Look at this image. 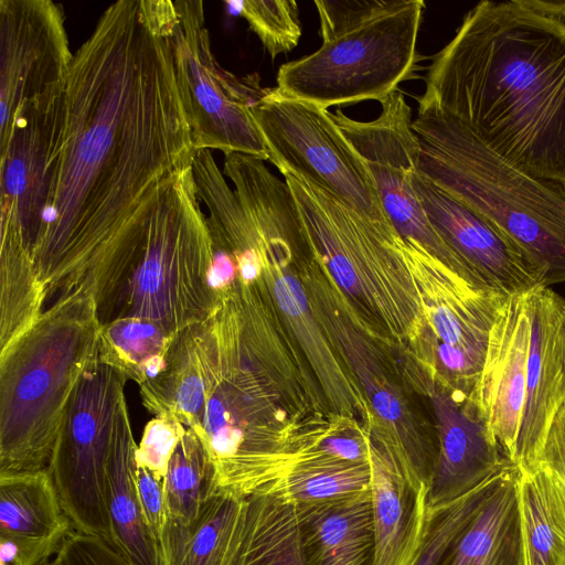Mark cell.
Listing matches in <instances>:
<instances>
[{
  "label": "cell",
  "instance_id": "15",
  "mask_svg": "<svg viewBox=\"0 0 565 565\" xmlns=\"http://www.w3.org/2000/svg\"><path fill=\"white\" fill-rule=\"evenodd\" d=\"M73 57L60 4L0 1V141L23 106L61 92Z\"/></svg>",
  "mask_w": 565,
  "mask_h": 565
},
{
  "label": "cell",
  "instance_id": "30",
  "mask_svg": "<svg viewBox=\"0 0 565 565\" xmlns=\"http://www.w3.org/2000/svg\"><path fill=\"white\" fill-rule=\"evenodd\" d=\"M73 531L47 469L0 475V535L64 541Z\"/></svg>",
  "mask_w": 565,
  "mask_h": 565
},
{
  "label": "cell",
  "instance_id": "29",
  "mask_svg": "<svg viewBox=\"0 0 565 565\" xmlns=\"http://www.w3.org/2000/svg\"><path fill=\"white\" fill-rule=\"evenodd\" d=\"M523 565H565V483L547 466L520 468L515 479Z\"/></svg>",
  "mask_w": 565,
  "mask_h": 565
},
{
  "label": "cell",
  "instance_id": "33",
  "mask_svg": "<svg viewBox=\"0 0 565 565\" xmlns=\"http://www.w3.org/2000/svg\"><path fill=\"white\" fill-rule=\"evenodd\" d=\"M167 524L189 527L220 491L215 466L198 434L186 427L164 477Z\"/></svg>",
  "mask_w": 565,
  "mask_h": 565
},
{
  "label": "cell",
  "instance_id": "22",
  "mask_svg": "<svg viewBox=\"0 0 565 565\" xmlns=\"http://www.w3.org/2000/svg\"><path fill=\"white\" fill-rule=\"evenodd\" d=\"M235 286L245 338L292 417L331 412L263 275L252 282L236 278Z\"/></svg>",
  "mask_w": 565,
  "mask_h": 565
},
{
  "label": "cell",
  "instance_id": "27",
  "mask_svg": "<svg viewBox=\"0 0 565 565\" xmlns=\"http://www.w3.org/2000/svg\"><path fill=\"white\" fill-rule=\"evenodd\" d=\"M516 473L518 466L508 460L480 509L440 565H523Z\"/></svg>",
  "mask_w": 565,
  "mask_h": 565
},
{
  "label": "cell",
  "instance_id": "5",
  "mask_svg": "<svg viewBox=\"0 0 565 565\" xmlns=\"http://www.w3.org/2000/svg\"><path fill=\"white\" fill-rule=\"evenodd\" d=\"M412 127L418 171L511 237L546 287L565 282V189L518 169L435 107H418Z\"/></svg>",
  "mask_w": 565,
  "mask_h": 565
},
{
  "label": "cell",
  "instance_id": "20",
  "mask_svg": "<svg viewBox=\"0 0 565 565\" xmlns=\"http://www.w3.org/2000/svg\"><path fill=\"white\" fill-rule=\"evenodd\" d=\"M303 257L288 256L275 249L265 250L262 255V275L329 409L359 419L367 430L371 420L367 402L313 316L298 277L297 265Z\"/></svg>",
  "mask_w": 565,
  "mask_h": 565
},
{
  "label": "cell",
  "instance_id": "7",
  "mask_svg": "<svg viewBox=\"0 0 565 565\" xmlns=\"http://www.w3.org/2000/svg\"><path fill=\"white\" fill-rule=\"evenodd\" d=\"M322 43L282 64L275 92L323 109L382 102L413 72L425 2L315 1Z\"/></svg>",
  "mask_w": 565,
  "mask_h": 565
},
{
  "label": "cell",
  "instance_id": "31",
  "mask_svg": "<svg viewBox=\"0 0 565 565\" xmlns=\"http://www.w3.org/2000/svg\"><path fill=\"white\" fill-rule=\"evenodd\" d=\"M235 565H309L297 507L270 493L248 497Z\"/></svg>",
  "mask_w": 565,
  "mask_h": 565
},
{
  "label": "cell",
  "instance_id": "10",
  "mask_svg": "<svg viewBox=\"0 0 565 565\" xmlns=\"http://www.w3.org/2000/svg\"><path fill=\"white\" fill-rule=\"evenodd\" d=\"M402 249L423 317L416 342L399 352L403 373L433 382L459 403L470 404L491 328L507 297L476 288L416 243L403 241Z\"/></svg>",
  "mask_w": 565,
  "mask_h": 565
},
{
  "label": "cell",
  "instance_id": "2",
  "mask_svg": "<svg viewBox=\"0 0 565 565\" xmlns=\"http://www.w3.org/2000/svg\"><path fill=\"white\" fill-rule=\"evenodd\" d=\"M418 107L565 189V1L484 0L431 57Z\"/></svg>",
  "mask_w": 565,
  "mask_h": 565
},
{
  "label": "cell",
  "instance_id": "39",
  "mask_svg": "<svg viewBox=\"0 0 565 565\" xmlns=\"http://www.w3.org/2000/svg\"><path fill=\"white\" fill-rule=\"evenodd\" d=\"M163 480L137 466V491L142 516L159 546L168 520Z\"/></svg>",
  "mask_w": 565,
  "mask_h": 565
},
{
  "label": "cell",
  "instance_id": "19",
  "mask_svg": "<svg viewBox=\"0 0 565 565\" xmlns=\"http://www.w3.org/2000/svg\"><path fill=\"white\" fill-rule=\"evenodd\" d=\"M414 393L429 401L437 449L428 482L429 510L437 513L499 471L509 460L491 441L471 404L423 379L406 380Z\"/></svg>",
  "mask_w": 565,
  "mask_h": 565
},
{
  "label": "cell",
  "instance_id": "13",
  "mask_svg": "<svg viewBox=\"0 0 565 565\" xmlns=\"http://www.w3.org/2000/svg\"><path fill=\"white\" fill-rule=\"evenodd\" d=\"M252 111L268 161L281 174L289 173L329 192L375 223L394 226L367 164L337 126L332 113L280 96L274 87Z\"/></svg>",
  "mask_w": 565,
  "mask_h": 565
},
{
  "label": "cell",
  "instance_id": "25",
  "mask_svg": "<svg viewBox=\"0 0 565 565\" xmlns=\"http://www.w3.org/2000/svg\"><path fill=\"white\" fill-rule=\"evenodd\" d=\"M137 444L126 399L120 405L106 475V500L114 548L130 565H164L145 523L137 491Z\"/></svg>",
  "mask_w": 565,
  "mask_h": 565
},
{
  "label": "cell",
  "instance_id": "16",
  "mask_svg": "<svg viewBox=\"0 0 565 565\" xmlns=\"http://www.w3.org/2000/svg\"><path fill=\"white\" fill-rule=\"evenodd\" d=\"M416 194L429 222L488 290L505 297L544 288V274L501 228L463 204L418 169Z\"/></svg>",
  "mask_w": 565,
  "mask_h": 565
},
{
  "label": "cell",
  "instance_id": "18",
  "mask_svg": "<svg viewBox=\"0 0 565 565\" xmlns=\"http://www.w3.org/2000/svg\"><path fill=\"white\" fill-rule=\"evenodd\" d=\"M531 328L530 292L507 297L491 328L483 369L470 403L491 441L511 462L525 406Z\"/></svg>",
  "mask_w": 565,
  "mask_h": 565
},
{
  "label": "cell",
  "instance_id": "24",
  "mask_svg": "<svg viewBox=\"0 0 565 565\" xmlns=\"http://www.w3.org/2000/svg\"><path fill=\"white\" fill-rule=\"evenodd\" d=\"M371 467L372 565H415L436 514L428 484L414 492L373 444Z\"/></svg>",
  "mask_w": 565,
  "mask_h": 565
},
{
  "label": "cell",
  "instance_id": "17",
  "mask_svg": "<svg viewBox=\"0 0 565 565\" xmlns=\"http://www.w3.org/2000/svg\"><path fill=\"white\" fill-rule=\"evenodd\" d=\"M60 94L23 106L0 141V238L21 243L32 256L47 206V162Z\"/></svg>",
  "mask_w": 565,
  "mask_h": 565
},
{
  "label": "cell",
  "instance_id": "26",
  "mask_svg": "<svg viewBox=\"0 0 565 565\" xmlns=\"http://www.w3.org/2000/svg\"><path fill=\"white\" fill-rule=\"evenodd\" d=\"M296 507L309 565H372L370 488L343 498Z\"/></svg>",
  "mask_w": 565,
  "mask_h": 565
},
{
  "label": "cell",
  "instance_id": "6",
  "mask_svg": "<svg viewBox=\"0 0 565 565\" xmlns=\"http://www.w3.org/2000/svg\"><path fill=\"white\" fill-rule=\"evenodd\" d=\"M210 320L217 344L216 374L191 428L215 466L220 490L244 498L267 493L281 478L291 438L305 420L292 417L254 355L235 282L218 295Z\"/></svg>",
  "mask_w": 565,
  "mask_h": 565
},
{
  "label": "cell",
  "instance_id": "42",
  "mask_svg": "<svg viewBox=\"0 0 565 565\" xmlns=\"http://www.w3.org/2000/svg\"><path fill=\"white\" fill-rule=\"evenodd\" d=\"M41 565H63L62 562L60 561V558L55 555L54 558H51L44 563H42Z\"/></svg>",
  "mask_w": 565,
  "mask_h": 565
},
{
  "label": "cell",
  "instance_id": "40",
  "mask_svg": "<svg viewBox=\"0 0 565 565\" xmlns=\"http://www.w3.org/2000/svg\"><path fill=\"white\" fill-rule=\"evenodd\" d=\"M64 541L0 535V565H41L57 554Z\"/></svg>",
  "mask_w": 565,
  "mask_h": 565
},
{
  "label": "cell",
  "instance_id": "41",
  "mask_svg": "<svg viewBox=\"0 0 565 565\" xmlns=\"http://www.w3.org/2000/svg\"><path fill=\"white\" fill-rule=\"evenodd\" d=\"M536 462L551 468L565 483V401L550 424Z\"/></svg>",
  "mask_w": 565,
  "mask_h": 565
},
{
  "label": "cell",
  "instance_id": "1",
  "mask_svg": "<svg viewBox=\"0 0 565 565\" xmlns=\"http://www.w3.org/2000/svg\"><path fill=\"white\" fill-rule=\"evenodd\" d=\"M172 0H119L74 53L47 162L33 259L50 295L74 291L195 149L169 32Z\"/></svg>",
  "mask_w": 565,
  "mask_h": 565
},
{
  "label": "cell",
  "instance_id": "32",
  "mask_svg": "<svg viewBox=\"0 0 565 565\" xmlns=\"http://www.w3.org/2000/svg\"><path fill=\"white\" fill-rule=\"evenodd\" d=\"M177 335L149 319L114 320L99 326L97 358L140 386L161 371Z\"/></svg>",
  "mask_w": 565,
  "mask_h": 565
},
{
  "label": "cell",
  "instance_id": "34",
  "mask_svg": "<svg viewBox=\"0 0 565 565\" xmlns=\"http://www.w3.org/2000/svg\"><path fill=\"white\" fill-rule=\"evenodd\" d=\"M46 298L32 254L14 239L0 238V351L35 323Z\"/></svg>",
  "mask_w": 565,
  "mask_h": 565
},
{
  "label": "cell",
  "instance_id": "11",
  "mask_svg": "<svg viewBox=\"0 0 565 565\" xmlns=\"http://www.w3.org/2000/svg\"><path fill=\"white\" fill-rule=\"evenodd\" d=\"M175 72L196 150L269 160L253 106L269 90L258 74L237 76L215 58L201 0L173 1L169 32Z\"/></svg>",
  "mask_w": 565,
  "mask_h": 565
},
{
  "label": "cell",
  "instance_id": "12",
  "mask_svg": "<svg viewBox=\"0 0 565 565\" xmlns=\"http://www.w3.org/2000/svg\"><path fill=\"white\" fill-rule=\"evenodd\" d=\"M125 382L95 355L70 401L47 467L74 531L111 546L106 475Z\"/></svg>",
  "mask_w": 565,
  "mask_h": 565
},
{
  "label": "cell",
  "instance_id": "4",
  "mask_svg": "<svg viewBox=\"0 0 565 565\" xmlns=\"http://www.w3.org/2000/svg\"><path fill=\"white\" fill-rule=\"evenodd\" d=\"M98 335L93 297L76 289L0 351V475L47 469Z\"/></svg>",
  "mask_w": 565,
  "mask_h": 565
},
{
  "label": "cell",
  "instance_id": "3",
  "mask_svg": "<svg viewBox=\"0 0 565 565\" xmlns=\"http://www.w3.org/2000/svg\"><path fill=\"white\" fill-rule=\"evenodd\" d=\"M200 203L192 166L177 171L105 249L76 288L93 297L99 326L136 317L179 333L213 315V248Z\"/></svg>",
  "mask_w": 565,
  "mask_h": 565
},
{
  "label": "cell",
  "instance_id": "8",
  "mask_svg": "<svg viewBox=\"0 0 565 565\" xmlns=\"http://www.w3.org/2000/svg\"><path fill=\"white\" fill-rule=\"evenodd\" d=\"M297 274L313 316L367 402L372 444L417 492L429 482L436 449L403 375L397 344L343 294L315 243Z\"/></svg>",
  "mask_w": 565,
  "mask_h": 565
},
{
  "label": "cell",
  "instance_id": "35",
  "mask_svg": "<svg viewBox=\"0 0 565 565\" xmlns=\"http://www.w3.org/2000/svg\"><path fill=\"white\" fill-rule=\"evenodd\" d=\"M228 9L244 18L271 60L297 46L301 36L298 3L294 0L226 1Z\"/></svg>",
  "mask_w": 565,
  "mask_h": 565
},
{
  "label": "cell",
  "instance_id": "28",
  "mask_svg": "<svg viewBox=\"0 0 565 565\" xmlns=\"http://www.w3.org/2000/svg\"><path fill=\"white\" fill-rule=\"evenodd\" d=\"M247 511L248 497L220 490L191 526L167 524L160 541L164 565H235Z\"/></svg>",
  "mask_w": 565,
  "mask_h": 565
},
{
  "label": "cell",
  "instance_id": "23",
  "mask_svg": "<svg viewBox=\"0 0 565 565\" xmlns=\"http://www.w3.org/2000/svg\"><path fill=\"white\" fill-rule=\"evenodd\" d=\"M217 366V344L210 318L178 333L161 371L140 385L153 416L193 427L206 404Z\"/></svg>",
  "mask_w": 565,
  "mask_h": 565
},
{
  "label": "cell",
  "instance_id": "9",
  "mask_svg": "<svg viewBox=\"0 0 565 565\" xmlns=\"http://www.w3.org/2000/svg\"><path fill=\"white\" fill-rule=\"evenodd\" d=\"M282 175L335 284L399 351L411 348L420 332L422 306L395 227L375 223L309 182Z\"/></svg>",
  "mask_w": 565,
  "mask_h": 565
},
{
  "label": "cell",
  "instance_id": "38",
  "mask_svg": "<svg viewBox=\"0 0 565 565\" xmlns=\"http://www.w3.org/2000/svg\"><path fill=\"white\" fill-rule=\"evenodd\" d=\"M56 556L63 565H130L107 541L73 531Z\"/></svg>",
  "mask_w": 565,
  "mask_h": 565
},
{
  "label": "cell",
  "instance_id": "36",
  "mask_svg": "<svg viewBox=\"0 0 565 565\" xmlns=\"http://www.w3.org/2000/svg\"><path fill=\"white\" fill-rule=\"evenodd\" d=\"M499 471L434 515L415 565H440L480 509Z\"/></svg>",
  "mask_w": 565,
  "mask_h": 565
},
{
  "label": "cell",
  "instance_id": "21",
  "mask_svg": "<svg viewBox=\"0 0 565 565\" xmlns=\"http://www.w3.org/2000/svg\"><path fill=\"white\" fill-rule=\"evenodd\" d=\"M532 328L525 406L512 463L532 467L565 401V300L550 287L530 291Z\"/></svg>",
  "mask_w": 565,
  "mask_h": 565
},
{
  "label": "cell",
  "instance_id": "37",
  "mask_svg": "<svg viewBox=\"0 0 565 565\" xmlns=\"http://www.w3.org/2000/svg\"><path fill=\"white\" fill-rule=\"evenodd\" d=\"M186 427L179 422L154 416L145 427L142 438L137 445L136 462L148 469L158 479L163 480L175 447Z\"/></svg>",
  "mask_w": 565,
  "mask_h": 565
},
{
  "label": "cell",
  "instance_id": "14",
  "mask_svg": "<svg viewBox=\"0 0 565 565\" xmlns=\"http://www.w3.org/2000/svg\"><path fill=\"white\" fill-rule=\"evenodd\" d=\"M380 103V115L370 121L352 119L340 109L332 116L367 164L386 215L403 241L420 245L472 286L488 290L434 228L416 194L413 178L420 142L404 95L395 90Z\"/></svg>",
  "mask_w": 565,
  "mask_h": 565
}]
</instances>
